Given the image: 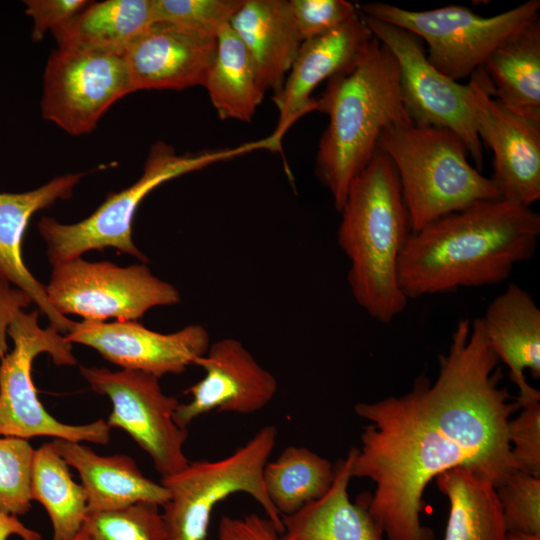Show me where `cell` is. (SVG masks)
<instances>
[{
    "mask_svg": "<svg viewBox=\"0 0 540 540\" xmlns=\"http://www.w3.org/2000/svg\"><path fill=\"white\" fill-rule=\"evenodd\" d=\"M499 363L480 319H462L434 382L422 374L404 395L354 406L368 424L351 476L374 483L365 503L388 540H435L421 513L440 474L464 468L497 488L518 470L507 426L521 406L501 386Z\"/></svg>",
    "mask_w": 540,
    "mask_h": 540,
    "instance_id": "1",
    "label": "cell"
},
{
    "mask_svg": "<svg viewBox=\"0 0 540 540\" xmlns=\"http://www.w3.org/2000/svg\"><path fill=\"white\" fill-rule=\"evenodd\" d=\"M540 237V215L502 198L483 200L411 233L398 262L407 299L506 281L530 260Z\"/></svg>",
    "mask_w": 540,
    "mask_h": 540,
    "instance_id": "2",
    "label": "cell"
},
{
    "mask_svg": "<svg viewBox=\"0 0 540 540\" xmlns=\"http://www.w3.org/2000/svg\"><path fill=\"white\" fill-rule=\"evenodd\" d=\"M315 100L316 110L329 118L319 142L315 173L340 211L352 180L376 152L383 130L411 121L396 59L374 37L354 65L327 80Z\"/></svg>",
    "mask_w": 540,
    "mask_h": 540,
    "instance_id": "3",
    "label": "cell"
},
{
    "mask_svg": "<svg viewBox=\"0 0 540 540\" xmlns=\"http://www.w3.org/2000/svg\"><path fill=\"white\" fill-rule=\"evenodd\" d=\"M339 212L338 244L350 263L351 294L373 319L388 324L408 302L399 287L398 262L411 228L387 155L376 150L352 180Z\"/></svg>",
    "mask_w": 540,
    "mask_h": 540,
    "instance_id": "4",
    "label": "cell"
},
{
    "mask_svg": "<svg viewBox=\"0 0 540 540\" xmlns=\"http://www.w3.org/2000/svg\"><path fill=\"white\" fill-rule=\"evenodd\" d=\"M377 149L393 163L408 212L411 233L472 204L500 198L490 180L468 161V152L452 131L392 124L381 133Z\"/></svg>",
    "mask_w": 540,
    "mask_h": 540,
    "instance_id": "5",
    "label": "cell"
},
{
    "mask_svg": "<svg viewBox=\"0 0 540 540\" xmlns=\"http://www.w3.org/2000/svg\"><path fill=\"white\" fill-rule=\"evenodd\" d=\"M270 149L267 138L243 143L237 147L207 149L197 153L177 154L163 141L156 142L148 153L143 173L131 186L111 193L87 218L64 224L42 217L39 232L47 245L51 265L81 257L90 250L115 248L147 262V257L132 239L137 208L156 187L181 175L203 169L258 149Z\"/></svg>",
    "mask_w": 540,
    "mask_h": 540,
    "instance_id": "6",
    "label": "cell"
},
{
    "mask_svg": "<svg viewBox=\"0 0 540 540\" xmlns=\"http://www.w3.org/2000/svg\"><path fill=\"white\" fill-rule=\"evenodd\" d=\"M277 434L275 426L265 425L232 454L215 461L189 462L180 471L162 477L160 483L169 492V500L162 506L168 539L205 540L216 505L239 492L250 495L282 533V516L263 481Z\"/></svg>",
    "mask_w": 540,
    "mask_h": 540,
    "instance_id": "7",
    "label": "cell"
},
{
    "mask_svg": "<svg viewBox=\"0 0 540 540\" xmlns=\"http://www.w3.org/2000/svg\"><path fill=\"white\" fill-rule=\"evenodd\" d=\"M39 310L19 311L8 335L13 349L0 363V436L30 439L49 436L75 442L105 445L111 428L103 419L87 424H67L57 420L40 402L32 379V363L41 353L51 356L57 366H74L72 344L52 326L42 328Z\"/></svg>",
    "mask_w": 540,
    "mask_h": 540,
    "instance_id": "8",
    "label": "cell"
},
{
    "mask_svg": "<svg viewBox=\"0 0 540 540\" xmlns=\"http://www.w3.org/2000/svg\"><path fill=\"white\" fill-rule=\"evenodd\" d=\"M359 12L401 27L424 40L430 63L459 81L470 77L502 44L539 17L540 0L482 17L462 5L411 11L381 2L363 3Z\"/></svg>",
    "mask_w": 540,
    "mask_h": 540,
    "instance_id": "9",
    "label": "cell"
},
{
    "mask_svg": "<svg viewBox=\"0 0 540 540\" xmlns=\"http://www.w3.org/2000/svg\"><path fill=\"white\" fill-rule=\"evenodd\" d=\"M46 291L58 313L83 320L136 321L153 307L180 302L177 288L145 264L121 267L81 257L53 265Z\"/></svg>",
    "mask_w": 540,
    "mask_h": 540,
    "instance_id": "10",
    "label": "cell"
},
{
    "mask_svg": "<svg viewBox=\"0 0 540 540\" xmlns=\"http://www.w3.org/2000/svg\"><path fill=\"white\" fill-rule=\"evenodd\" d=\"M124 51L57 48L43 75L42 117L74 136L93 131L116 101L132 93Z\"/></svg>",
    "mask_w": 540,
    "mask_h": 540,
    "instance_id": "11",
    "label": "cell"
},
{
    "mask_svg": "<svg viewBox=\"0 0 540 540\" xmlns=\"http://www.w3.org/2000/svg\"><path fill=\"white\" fill-rule=\"evenodd\" d=\"M80 372L94 392L111 400L108 426L124 430L151 457L162 477L180 471L190 462L184 453L188 429L174 420L180 402L164 394L158 377L101 367L81 366Z\"/></svg>",
    "mask_w": 540,
    "mask_h": 540,
    "instance_id": "12",
    "label": "cell"
},
{
    "mask_svg": "<svg viewBox=\"0 0 540 540\" xmlns=\"http://www.w3.org/2000/svg\"><path fill=\"white\" fill-rule=\"evenodd\" d=\"M362 15V14H361ZM367 26L393 54L399 68L403 102L411 121L419 126L445 128L464 144L477 170L483 163L468 84L452 80L428 60L422 40L411 32L362 15Z\"/></svg>",
    "mask_w": 540,
    "mask_h": 540,
    "instance_id": "13",
    "label": "cell"
},
{
    "mask_svg": "<svg viewBox=\"0 0 540 540\" xmlns=\"http://www.w3.org/2000/svg\"><path fill=\"white\" fill-rule=\"evenodd\" d=\"M468 86L478 136L494 155L490 180L500 198L530 207L540 198V121L505 108L482 67Z\"/></svg>",
    "mask_w": 540,
    "mask_h": 540,
    "instance_id": "14",
    "label": "cell"
},
{
    "mask_svg": "<svg viewBox=\"0 0 540 540\" xmlns=\"http://www.w3.org/2000/svg\"><path fill=\"white\" fill-rule=\"evenodd\" d=\"M65 337L71 344L93 348L105 360L122 369L158 378L182 374L206 353L211 344L208 330L200 324L164 334L137 321L82 320L74 322Z\"/></svg>",
    "mask_w": 540,
    "mask_h": 540,
    "instance_id": "15",
    "label": "cell"
},
{
    "mask_svg": "<svg viewBox=\"0 0 540 540\" xmlns=\"http://www.w3.org/2000/svg\"><path fill=\"white\" fill-rule=\"evenodd\" d=\"M194 365L204 376L187 388L191 395L180 403L174 420L183 428L209 412H230L247 415L268 405L277 393L274 375L262 367L244 345L234 338L219 339L210 344Z\"/></svg>",
    "mask_w": 540,
    "mask_h": 540,
    "instance_id": "16",
    "label": "cell"
},
{
    "mask_svg": "<svg viewBox=\"0 0 540 540\" xmlns=\"http://www.w3.org/2000/svg\"><path fill=\"white\" fill-rule=\"evenodd\" d=\"M373 38L358 11L336 29L301 43L282 89L273 95L279 119L270 137L280 148L288 129L316 110V100L311 98L314 89L354 65Z\"/></svg>",
    "mask_w": 540,
    "mask_h": 540,
    "instance_id": "17",
    "label": "cell"
},
{
    "mask_svg": "<svg viewBox=\"0 0 540 540\" xmlns=\"http://www.w3.org/2000/svg\"><path fill=\"white\" fill-rule=\"evenodd\" d=\"M216 54V37L153 22L125 48L132 92L204 86Z\"/></svg>",
    "mask_w": 540,
    "mask_h": 540,
    "instance_id": "18",
    "label": "cell"
},
{
    "mask_svg": "<svg viewBox=\"0 0 540 540\" xmlns=\"http://www.w3.org/2000/svg\"><path fill=\"white\" fill-rule=\"evenodd\" d=\"M84 175L83 172L64 174L27 192L0 193V277L24 291L46 315L50 326L63 335L74 321L51 306L46 286L24 264L22 241L31 217L57 200L70 198Z\"/></svg>",
    "mask_w": 540,
    "mask_h": 540,
    "instance_id": "19",
    "label": "cell"
},
{
    "mask_svg": "<svg viewBox=\"0 0 540 540\" xmlns=\"http://www.w3.org/2000/svg\"><path fill=\"white\" fill-rule=\"evenodd\" d=\"M480 319L485 340L509 369L518 388L520 406L540 400V392L528 384L525 370L540 377V309L528 291L509 284L488 305Z\"/></svg>",
    "mask_w": 540,
    "mask_h": 540,
    "instance_id": "20",
    "label": "cell"
},
{
    "mask_svg": "<svg viewBox=\"0 0 540 540\" xmlns=\"http://www.w3.org/2000/svg\"><path fill=\"white\" fill-rule=\"evenodd\" d=\"M66 463L74 468L86 493L88 512L113 510L138 502L163 506L168 490L146 477L125 454L100 455L83 442L53 439Z\"/></svg>",
    "mask_w": 540,
    "mask_h": 540,
    "instance_id": "21",
    "label": "cell"
},
{
    "mask_svg": "<svg viewBox=\"0 0 540 540\" xmlns=\"http://www.w3.org/2000/svg\"><path fill=\"white\" fill-rule=\"evenodd\" d=\"M230 27L242 41L265 91L278 93L303 42L288 0H244Z\"/></svg>",
    "mask_w": 540,
    "mask_h": 540,
    "instance_id": "22",
    "label": "cell"
},
{
    "mask_svg": "<svg viewBox=\"0 0 540 540\" xmlns=\"http://www.w3.org/2000/svg\"><path fill=\"white\" fill-rule=\"evenodd\" d=\"M355 454L356 447H352L333 464L334 478L323 496L282 516V540H383L384 533L366 503H353L349 498Z\"/></svg>",
    "mask_w": 540,
    "mask_h": 540,
    "instance_id": "23",
    "label": "cell"
},
{
    "mask_svg": "<svg viewBox=\"0 0 540 540\" xmlns=\"http://www.w3.org/2000/svg\"><path fill=\"white\" fill-rule=\"evenodd\" d=\"M482 68L505 108L540 121L539 17L498 47Z\"/></svg>",
    "mask_w": 540,
    "mask_h": 540,
    "instance_id": "24",
    "label": "cell"
},
{
    "mask_svg": "<svg viewBox=\"0 0 540 540\" xmlns=\"http://www.w3.org/2000/svg\"><path fill=\"white\" fill-rule=\"evenodd\" d=\"M154 22L152 0L90 2L52 30L58 48L125 50Z\"/></svg>",
    "mask_w": 540,
    "mask_h": 540,
    "instance_id": "25",
    "label": "cell"
},
{
    "mask_svg": "<svg viewBox=\"0 0 540 540\" xmlns=\"http://www.w3.org/2000/svg\"><path fill=\"white\" fill-rule=\"evenodd\" d=\"M449 501L444 540H506L507 530L494 484L464 468L435 478Z\"/></svg>",
    "mask_w": 540,
    "mask_h": 540,
    "instance_id": "26",
    "label": "cell"
},
{
    "mask_svg": "<svg viewBox=\"0 0 540 540\" xmlns=\"http://www.w3.org/2000/svg\"><path fill=\"white\" fill-rule=\"evenodd\" d=\"M204 87L221 119L249 122L264 99L266 91L251 58L229 24L216 36V54Z\"/></svg>",
    "mask_w": 540,
    "mask_h": 540,
    "instance_id": "27",
    "label": "cell"
},
{
    "mask_svg": "<svg viewBox=\"0 0 540 540\" xmlns=\"http://www.w3.org/2000/svg\"><path fill=\"white\" fill-rule=\"evenodd\" d=\"M30 490L32 501L39 502L48 513L53 540H72L88 514L87 497L52 441L34 450Z\"/></svg>",
    "mask_w": 540,
    "mask_h": 540,
    "instance_id": "28",
    "label": "cell"
},
{
    "mask_svg": "<svg viewBox=\"0 0 540 540\" xmlns=\"http://www.w3.org/2000/svg\"><path fill=\"white\" fill-rule=\"evenodd\" d=\"M334 478V466L326 458L302 446H288L263 470L269 499L287 516L323 496Z\"/></svg>",
    "mask_w": 540,
    "mask_h": 540,
    "instance_id": "29",
    "label": "cell"
},
{
    "mask_svg": "<svg viewBox=\"0 0 540 540\" xmlns=\"http://www.w3.org/2000/svg\"><path fill=\"white\" fill-rule=\"evenodd\" d=\"M159 507L138 502L118 509L88 512L83 527L89 540H169Z\"/></svg>",
    "mask_w": 540,
    "mask_h": 540,
    "instance_id": "30",
    "label": "cell"
},
{
    "mask_svg": "<svg viewBox=\"0 0 540 540\" xmlns=\"http://www.w3.org/2000/svg\"><path fill=\"white\" fill-rule=\"evenodd\" d=\"M34 448L26 439L0 436V511L19 516L31 508Z\"/></svg>",
    "mask_w": 540,
    "mask_h": 540,
    "instance_id": "31",
    "label": "cell"
},
{
    "mask_svg": "<svg viewBox=\"0 0 540 540\" xmlns=\"http://www.w3.org/2000/svg\"><path fill=\"white\" fill-rule=\"evenodd\" d=\"M244 0H152L154 22L216 37Z\"/></svg>",
    "mask_w": 540,
    "mask_h": 540,
    "instance_id": "32",
    "label": "cell"
},
{
    "mask_svg": "<svg viewBox=\"0 0 540 540\" xmlns=\"http://www.w3.org/2000/svg\"><path fill=\"white\" fill-rule=\"evenodd\" d=\"M496 492L507 532L540 533V477L517 470Z\"/></svg>",
    "mask_w": 540,
    "mask_h": 540,
    "instance_id": "33",
    "label": "cell"
},
{
    "mask_svg": "<svg viewBox=\"0 0 540 540\" xmlns=\"http://www.w3.org/2000/svg\"><path fill=\"white\" fill-rule=\"evenodd\" d=\"M507 426L511 454L519 471L540 477V400L521 405Z\"/></svg>",
    "mask_w": 540,
    "mask_h": 540,
    "instance_id": "34",
    "label": "cell"
},
{
    "mask_svg": "<svg viewBox=\"0 0 540 540\" xmlns=\"http://www.w3.org/2000/svg\"><path fill=\"white\" fill-rule=\"evenodd\" d=\"M302 41L328 33L358 13L347 0H289Z\"/></svg>",
    "mask_w": 540,
    "mask_h": 540,
    "instance_id": "35",
    "label": "cell"
},
{
    "mask_svg": "<svg viewBox=\"0 0 540 540\" xmlns=\"http://www.w3.org/2000/svg\"><path fill=\"white\" fill-rule=\"evenodd\" d=\"M91 1L87 0H26L25 13L33 21L32 39L40 41L47 31L61 26Z\"/></svg>",
    "mask_w": 540,
    "mask_h": 540,
    "instance_id": "36",
    "label": "cell"
},
{
    "mask_svg": "<svg viewBox=\"0 0 540 540\" xmlns=\"http://www.w3.org/2000/svg\"><path fill=\"white\" fill-rule=\"evenodd\" d=\"M217 540H282L281 533L267 518L257 513L220 518Z\"/></svg>",
    "mask_w": 540,
    "mask_h": 540,
    "instance_id": "37",
    "label": "cell"
},
{
    "mask_svg": "<svg viewBox=\"0 0 540 540\" xmlns=\"http://www.w3.org/2000/svg\"><path fill=\"white\" fill-rule=\"evenodd\" d=\"M31 303L24 291L0 277V363L8 353L7 335L13 318Z\"/></svg>",
    "mask_w": 540,
    "mask_h": 540,
    "instance_id": "38",
    "label": "cell"
},
{
    "mask_svg": "<svg viewBox=\"0 0 540 540\" xmlns=\"http://www.w3.org/2000/svg\"><path fill=\"white\" fill-rule=\"evenodd\" d=\"M13 535L23 540H42L41 535L18 520L17 516L0 511V540H9Z\"/></svg>",
    "mask_w": 540,
    "mask_h": 540,
    "instance_id": "39",
    "label": "cell"
},
{
    "mask_svg": "<svg viewBox=\"0 0 540 540\" xmlns=\"http://www.w3.org/2000/svg\"><path fill=\"white\" fill-rule=\"evenodd\" d=\"M506 540H540V533L507 532Z\"/></svg>",
    "mask_w": 540,
    "mask_h": 540,
    "instance_id": "40",
    "label": "cell"
},
{
    "mask_svg": "<svg viewBox=\"0 0 540 540\" xmlns=\"http://www.w3.org/2000/svg\"><path fill=\"white\" fill-rule=\"evenodd\" d=\"M72 540H89V537L85 528L82 527L79 533Z\"/></svg>",
    "mask_w": 540,
    "mask_h": 540,
    "instance_id": "41",
    "label": "cell"
}]
</instances>
